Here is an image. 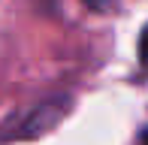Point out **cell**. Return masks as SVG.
<instances>
[{
	"label": "cell",
	"mask_w": 148,
	"mask_h": 145,
	"mask_svg": "<svg viewBox=\"0 0 148 145\" xmlns=\"http://www.w3.org/2000/svg\"><path fill=\"white\" fill-rule=\"evenodd\" d=\"M139 64H142V70H148V24L139 34Z\"/></svg>",
	"instance_id": "6da1fadb"
},
{
	"label": "cell",
	"mask_w": 148,
	"mask_h": 145,
	"mask_svg": "<svg viewBox=\"0 0 148 145\" xmlns=\"http://www.w3.org/2000/svg\"><path fill=\"white\" fill-rule=\"evenodd\" d=\"M82 3L88 6L91 12H109V9H115L118 0H82Z\"/></svg>",
	"instance_id": "7a4b0ae2"
},
{
	"label": "cell",
	"mask_w": 148,
	"mask_h": 145,
	"mask_svg": "<svg viewBox=\"0 0 148 145\" xmlns=\"http://www.w3.org/2000/svg\"><path fill=\"white\" fill-rule=\"evenodd\" d=\"M139 142H142V145H148V130H142V136H139Z\"/></svg>",
	"instance_id": "3957f363"
}]
</instances>
